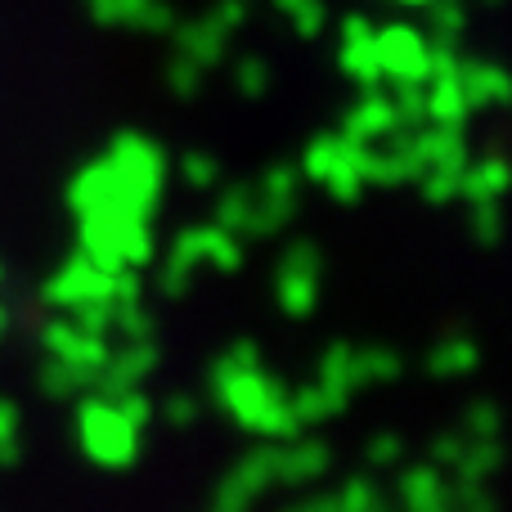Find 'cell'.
Returning <instances> with one entry per match:
<instances>
[{"label":"cell","instance_id":"40","mask_svg":"<svg viewBox=\"0 0 512 512\" xmlns=\"http://www.w3.org/2000/svg\"><path fill=\"white\" fill-rule=\"evenodd\" d=\"M472 239L495 248L499 243V198H486V203H472Z\"/></svg>","mask_w":512,"mask_h":512},{"label":"cell","instance_id":"18","mask_svg":"<svg viewBox=\"0 0 512 512\" xmlns=\"http://www.w3.org/2000/svg\"><path fill=\"white\" fill-rule=\"evenodd\" d=\"M117 23L140 27V32H171L176 9L167 0H117Z\"/></svg>","mask_w":512,"mask_h":512},{"label":"cell","instance_id":"53","mask_svg":"<svg viewBox=\"0 0 512 512\" xmlns=\"http://www.w3.org/2000/svg\"><path fill=\"white\" fill-rule=\"evenodd\" d=\"M297 512H337V495H333V490L306 495V499H297Z\"/></svg>","mask_w":512,"mask_h":512},{"label":"cell","instance_id":"25","mask_svg":"<svg viewBox=\"0 0 512 512\" xmlns=\"http://www.w3.org/2000/svg\"><path fill=\"white\" fill-rule=\"evenodd\" d=\"M113 333H122L126 342H149V337L158 333V319H153V310H144L140 301H117Z\"/></svg>","mask_w":512,"mask_h":512},{"label":"cell","instance_id":"45","mask_svg":"<svg viewBox=\"0 0 512 512\" xmlns=\"http://www.w3.org/2000/svg\"><path fill=\"white\" fill-rule=\"evenodd\" d=\"M463 427H468L472 436H499V409H495V400H472Z\"/></svg>","mask_w":512,"mask_h":512},{"label":"cell","instance_id":"6","mask_svg":"<svg viewBox=\"0 0 512 512\" xmlns=\"http://www.w3.org/2000/svg\"><path fill=\"white\" fill-rule=\"evenodd\" d=\"M108 158H113L140 189L162 194V171H167V162H162V149L153 140H144V135H135V131H122L113 144H108Z\"/></svg>","mask_w":512,"mask_h":512},{"label":"cell","instance_id":"12","mask_svg":"<svg viewBox=\"0 0 512 512\" xmlns=\"http://www.w3.org/2000/svg\"><path fill=\"white\" fill-rule=\"evenodd\" d=\"M288 405H292V414H297L301 427H315V423H324V418H333V414H346L351 391H337V387L315 382V387H301L297 396H288Z\"/></svg>","mask_w":512,"mask_h":512},{"label":"cell","instance_id":"38","mask_svg":"<svg viewBox=\"0 0 512 512\" xmlns=\"http://www.w3.org/2000/svg\"><path fill=\"white\" fill-rule=\"evenodd\" d=\"M180 176H185L194 189H216V180H221V162H216L212 153H185Z\"/></svg>","mask_w":512,"mask_h":512},{"label":"cell","instance_id":"13","mask_svg":"<svg viewBox=\"0 0 512 512\" xmlns=\"http://www.w3.org/2000/svg\"><path fill=\"white\" fill-rule=\"evenodd\" d=\"M468 95H463L459 77H436L427 81V122L432 126H463L468 117Z\"/></svg>","mask_w":512,"mask_h":512},{"label":"cell","instance_id":"32","mask_svg":"<svg viewBox=\"0 0 512 512\" xmlns=\"http://www.w3.org/2000/svg\"><path fill=\"white\" fill-rule=\"evenodd\" d=\"M459 176H463V167L459 171H454V167L423 171V176H418V185H423V198H427V203H436V207L454 203V198H459Z\"/></svg>","mask_w":512,"mask_h":512},{"label":"cell","instance_id":"47","mask_svg":"<svg viewBox=\"0 0 512 512\" xmlns=\"http://www.w3.org/2000/svg\"><path fill=\"white\" fill-rule=\"evenodd\" d=\"M477 180H481V189H486L490 198H499L508 189V162L504 158H486V162H477Z\"/></svg>","mask_w":512,"mask_h":512},{"label":"cell","instance_id":"24","mask_svg":"<svg viewBox=\"0 0 512 512\" xmlns=\"http://www.w3.org/2000/svg\"><path fill=\"white\" fill-rule=\"evenodd\" d=\"M36 382H41V391L54 400H77L81 391H86V378H81L68 360H59V355H50V360L41 364V378Z\"/></svg>","mask_w":512,"mask_h":512},{"label":"cell","instance_id":"5","mask_svg":"<svg viewBox=\"0 0 512 512\" xmlns=\"http://www.w3.org/2000/svg\"><path fill=\"white\" fill-rule=\"evenodd\" d=\"M333 468V450L315 436H292L288 445H279V459H274V481L283 486H310V481L328 477Z\"/></svg>","mask_w":512,"mask_h":512},{"label":"cell","instance_id":"27","mask_svg":"<svg viewBox=\"0 0 512 512\" xmlns=\"http://www.w3.org/2000/svg\"><path fill=\"white\" fill-rule=\"evenodd\" d=\"M351 355H355L351 342H333V346H328V351L319 355V382H324V387H337V391H355Z\"/></svg>","mask_w":512,"mask_h":512},{"label":"cell","instance_id":"55","mask_svg":"<svg viewBox=\"0 0 512 512\" xmlns=\"http://www.w3.org/2000/svg\"><path fill=\"white\" fill-rule=\"evenodd\" d=\"M274 5H279V9H283V14H288V9H292V5H297V0H274Z\"/></svg>","mask_w":512,"mask_h":512},{"label":"cell","instance_id":"7","mask_svg":"<svg viewBox=\"0 0 512 512\" xmlns=\"http://www.w3.org/2000/svg\"><path fill=\"white\" fill-rule=\"evenodd\" d=\"M409 153H414L418 176L432 167H468V144H463V126H423L409 135Z\"/></svg>","mask_w":512,"mask_h":512},{"label":"cell","instance_id":"17","mask_svg":"<svg viewBox=\"0 0 512 512\" xmlns=\"http://www.w3.org/2000/svg\"><path fill=\"white\" fill-rule=\"evenodd\" d=\"M292 216H297V198H265V194H256L243 234H248V239H274V234H279Z\"/></svg>","mask_w":512,"mask_h":512},{"label":"cell","instance_id":"43","mask_svg":"<svg viewBox=\"0 0 512 512\" xmlns=\"http://www.w3.org/2000/svg\"><path fill=\"white\" fill-rule=\"evenodd\" d=\"M158 283H162V297L180 301V297H189V288H194V270H189V265H180V261H171V256H167V265H162Z\"/></svg>","mask_w":512,"mask_h":512},{"label":"cell","instance_id":"54","mask_svg":"<svg viewBox=\"0 0 512 512\" xmlns=\"http://www.w3.org/2000/svg\"><path fill=\"white\" fill-rule=\"evenodd\" d=\"M86 9H90V18H95V23L117 27V0H86Z\"/></svg>","mask_w":512,"mask_h":512},{"label":"cell","instance_id":"16","mask_svg":"<svg viewBox=\"0 0 512 512\" xmlns=\"http://www.w3.org/2000/svg\"><path fill=\"white\" fill-rule=\"evenodd\" d=\"M405 373V360H400L391 346H369V351H355L351 355V382L355 391L369 387V382H396Z\"/></svg>","mask_w":512,"mask_h":512},{"label":"cell","instance_id":"29","mask_svg":"<svg viewBox=\"0 0 512 512\" xmlns=\"http://www.w3.org/2000/svg\"><path fill=\"white\" fill-rule=\"evenodd\" d=\"M382 508V490L369 477H351L337 490V512H378Z\"/></svg>","mask_w":512,"mask_h":512},{"label":"cell","instance_id":"46","mask_svg":"<svg viewBox=\"0 0 512 512\" xmlns=\"http://www.w3.org/2000/svg\"><path fill=\"white\" fill-rule=\"evenodd\" d=\"M207 23L221 27V32H239V27L248 23V0H216Z\"/></svg>","mask_w":512,"mask_h":512},{"label":"cell","instance_id":"51","mask_svg":"<svg viewBox=\"0 0 512 512\" xmlns=\"http://www.w3.org/2000/svg\"><path fill=\"white\" fill-rule=\"evenodd\" d=\"M373 32H378V27H373L364 14H346L342 18V41H373Z\"/></svg>","mask_w":512,"mask_h":512},{"label":"cell","instance_id":"1","mask_svg":"<svg viewBox=\"0 0 512 512\" xmlns=\"http://www.w3.org/2000/svg\"><path fill=\"white\" fill-rule=\"evenodd\" d=\"M77 432L86 454L104 468H131L135 450H140V427L126 423L113 400L104 396H86L77 405Z\"/></svg>","mask_w":512,"mask_h":512},{"label":"cell","instance_id":"52","mask_svg":"<svg viewBox=\"0 0 512 512\" xmlns=\"http://www.w3.org/2000/svg\"><path fill=\"white\" fill-rule=\"evenodd\" d=\"M230 360L239 364V369H261V346H256V342H248V337H243V342H234Z\"/></svg>","mask_w":512,"mask_h":512},{"label":"cell","instance_id":"11","mask_svg":"<svg viewBox=\"0 0 512 512\" xmlns=\"http://www.w3.org/2000/svg\"><path fill=\"white\" fill-rule=\"evenodd\" d=\"M459 86L468 95V108H490V104H504L508 99V72L499 63H459Z\"/></svg>","mask_w":512,"mask_h":512},{"label":"cell","instance_id":"22","mask_svg":"<svg viewBox=\"0 0 512 512\" xmlns=\"http://www.w3.org/2000/svg\"><path fill=\"white\" fill-rule=\"evenodd\" d=\"M499 463H504V450H499L495 436H472V441L463 445V454H459L454 468H459V477H481L486 481Z\"/></svg>","mask_w":512,"mask_h":512},{"label":"cell","instance_id":"48","mask_svg":"<svg viewBox=\"0 0 512 512\" xmlns=\"http://www.w3.org/2000/svg\"><path fill=\"white\" fill-rule=\"evenodd\" d=\"M400 454H405V441L391 436V432H382V436H373L369 441V463L373 468H391V463H400Z\"/></svg>","mask_w":512,"mask_h":512},{"label":"cell","instance_id":"3","mask_svg":"<svg viewBox=\"0 0 512 512\" xmlns=\"http://www.w3.org/2000/svg\"><path fill=\"white\" fill-rule=\"evenodd\" d=\"M41 297H45V306H54V310H77L81 301H90V297H113V270H99L86 252H72L68 261H63V270L45 283Z\"/></svg>","mask_w":512,"mask_h":512},{"label":"cell","instance_id":"10","mask_svg":"<svg viewBox=\"0 0 512 512\" xmlns=\"http://www.w3.org/2000/svg\"><path fill=\"white\" fill-rule=\"evenodd\" d=\"M400 499H405V508L414 512H441L450 508V486L441 481V472H436V463H418V468H405L396 481Z\"/></svg>","mask_w":512,"mask_h":512},{"label":"cell","instance_id":"49","mask_svg":"<svg viewBox=\"0 0 512 512\" xmlns=\"http://www.w3.org/2000/svg\"><path fill=\"white\" fill-rule=\"evenodd\" d=\"M162 418H167L171 427H189V423H194V418H198V400L180 391V396H171L167 405H162Z\"/></svg>","mask_w":512,"mask_h":512},{"label":"cell","instance_id":"56","mask_svg":"<svg viewBox=\"0 0 512 512\" xmlns=\"http://www.w3.org/2000/svg\"><path fill=\"white\" fill-rule=\"evenodd\" d=\"M400 5H427V0H400Z\"/></svg>","mask_w":512,"mask_h":512},{"label":"cell","instance_id":"19","mask_svg":"<svg viewBox=\"0 0 512 512\" xmlns=\"http://www.w3.org/2000/svg\"><path fill=\"white\" fill-rule=\"evenodd\" d=\"M337 63H342V72L360 90H378L382 86V68H378V54H373V41H342Z\"/></svg>","mask_w":512,"mask_h":512},{"label":"cell","instance_id":"41","mask_svg":"<svg viewBox=\"0 0 512 512\" xmlns=\"http://www.w3.org/2000/svg\"><path fill=\"white\" fill-rule=\"evenodd\" d=\"M113 405H117V414L126 418L131 427H144V423H153V400L144 396L140 387H126L122 396H113Z\"/></svg>","mask_w":512,"mask_h":512},{"label":"cell","instance_id":"26","mask_svg":"<svg viewBox=\"0 0 512 512\" xmlns=\"http://www.w3.org/2000/svg\"><path fill=\"white\" fill-rule=\"evenodd\" d=\"M396 86V95H391V104H396V117L400 126H423L427 122V81H391Z\"/></svg>","mask_w":512,"mask_h":512},{"label":"cell","instance_id":"33","mask_svg":"<svg viewBox=\"0 0 512 512\" xmlns=\"http://www.w3.org/2000/svg\"><path fill=\"white\" fill-rule=\"evenodd\" d=\"M427 23L436 36H459L468 23V5L463 0H427Z\"/></svg>","mask_w":512,"mask_h":512},{"label":"cell","instance_id":"2","mask_svg":"<svg viewBox=\"0 0 512 512\" xmlns=\"http://www.w3.org/2000/svg\"><path fill=\"white\" fill-rule=\"evenodd\" d=\"M382 81H427V36L409 23H391L373 32Z\"/></svg>","mask_w":512,"mask_h":512},{"label":"cell","instance_id":"14","mask_svg":"<svg viewBox=\"0 0 512 512\" xmlns=\"http://www.w3.org/2000/svg\"><path fill=\"white\" fill-rule=\"evenodd\" d=\"M274 292H279L283 315L306 319L310 310H315V301H319V274H306V270H283V265H279V283H274Z\"/></svg>","mask_w":512,"mask_h":512},{"label":"cell","instance_id":"57","mask_svg":"<svg viewBox=\"0 0 512 512\" xmlns=\"http://www.w3.org/2000/svg\"><path fill=\"white\" fill-rule=\"evenodd\" d=\"M0 283H5V265H0Z\"/></svg>","mask_w":512,"mask_h":512},{"label":"cell","instance_id":"4","mask_svg":"<svg viewBox=\"0 0 512 512\" xmlns=\"http://www.w3.org/2000/svg\"><path fill=\"white\" fill-rule=\"evenodd\" d=\"M41 342H45V351L50 355H59V360H68L72 369L86 378V387H90V378H95L99 369L108 364V342L104 337H95V333H81L72 319H50V324L41 328Z\"/></svg>","mask_w":512,"mask_h":512},{"label":"cell","instance_id":"30","mask_svg":"<svg viewBox=\"0 0 512 512\" xmlns=\"http://www.w3.org/2000/svg\"><path fill=\"white\" fill-rule=\"evenodd\" d=\"M337 140H342V135H315V140L306 144V153H301V176L306 180H324V171L333 167L337 162Z\"/></svg>","mask_w":512,"mask_h":512},{"label":"cell","instance_id":"42","mask_svg":"<svg viewBox=\"0 0 512 512\" xmlns=\"http://www.w3.org/2000/svg\"><path fill=\"white\" fill-rule=\"evenodd\" d=\"M252 504H256V499L239 486V481L230 477V472L216 481V490H212V508H216V512H243V508H252Z\"/></svg>","mask_w":512,"mask_h":512},{"label":"cell","instance_id":"28","mask_svg":"<svg viewBox=\"0 0 512 512\" xmlns=\"http://www.w3.org/2000/svg\"><path fill=\"white\" fill-rule=\"evenodd\" d=\"M319 185H324L328 194L337 198V203H355V198L364 194V180H360V171H355L351 162L342 158V140H337V162L324 171V180H319Z\"/></svg>","mask_w":512,"mask_h":512},{"label":"cell","instance_id":"21","mask_svg":"<svg viewBox=\"0 0 512 512\" xmlns=\"http://www.w3.org/2000/svg\"><path fill=\"white\" fill-rule=\"evenodd\" d=\"M198 252H203L207 265H216V270H225V274L243 265L239 234L221 230V225H198Z\"/></svg>","mask_w":512,"mask_h":512},{"label":"cell","instance_id":"34","mask_svg":"<svg viewBox=\"0 0 512 512\" xmlns=\"http://www.w3.org/2000/svg\"><path fill=\"white\" fill-rule=\"evenodd\" d=\"M297 189H301V171L292 167V162H274V167L261 176L256 194H265V198H297Z\"/></svg>","mask_w":512,"mask_h":512},{"label":"cell","instance_id":"36","mask_svg":"<svg viewBox=\"0 0 512 512\" xmlns=\"http://www.w3.org/2000/svg\"><path fill=\"white\" fill-rule=\"evenodd\" d=\"M234 81H239V90L248 99H261L265 90H270V63L248 54V59H239V68H234Z\"/></svg>","mask_w":512,"mask_h":512},{"label":"cell","instance_id":"44","mask_svg":"<svg viewBox=\"0 0 512 512\" xmlns=\"http://www.w3.org/2000/svg\"><path fill=\"white\" fill-rule=\"evenodd\" d=\"M279 265H283V270H306V274H319V270H324V252H319L310 239H297L288 252H283V261H279Z\"/></svg>","mask_w":512,"mask_h":512},{"label":"cell","instance_id":"15","mask_svg":"<svg viewBox=\"0 0 512 512\" xmlns=\"http://www.w3.org/2000/svg\"><path fill=\"white\" fill-rule=\"evenodd\" d=\"M477 364H481V351L468 337H445V342L432 346V355H427V373H432V378H463V373H472Z\"/></svg>","mask_w":512,"mask_h":512},{"label":"cell","instance_id":"58","mask_svg":"<svg viewBox=\"0 0 512 512\" xmlns=\"http://www.w3.org/2000/svg\"><path fill=\"white\" fill-rule=\"evenodd\" d=\"M486 5H499V0H486Z\"/></svg>","mask_w":512,"mask_h":512},{"label":"cell","instance_id":"50","mask_svg":"<svg viewBox=\"0 0 512 512\" xmlns=\"http://www.w3.org/2000/svg\"><path fill=\"white\" fill-rule=\"evenodd\" d=\"M463 445H468V436H459V432H441L432 441V463H459V454H463Z\"/></svg>","mask_w":512,"mask_h":512},{"label":"cell","instance_id":"23","mask_svg":"<svg viewBox=\"0 0 512 512\" xmlns=\"http://www.w3.org/2000/svg\"><path fill=\"white\" fill-rule=\"evenodd\" d=\"M252 203H256V185H234V189H225V194L216 198L212 225H221V230H230V234H243Z\"/></svg>","mask_w":512,"mask_h":512},{"label":"cell","instance_id":"8","mask_svg":"<svg viewBox=\"0 0 512 512\" xmlns=\"http://www.w3.org/2000/svg\"><path fill=\"white\" fill-rule=\"evenodd\" d=\"M171 36H176V54H189L198 68H216V63H225V54H230V32L212 27L207 18L176 23L171 27Z\"/></svg>","mask_w":512,"mask_h":512},{"label":"cell","instance_id":"35","mask_svg":"<svg viewBox=\"0 0 512 512\" xmlns=\"http://www.w3.org/2000/svg\"><path fill=\"white\" fill-rule=\"evenodd\" d=\"M203 72L207 68H198L189 54H176V59L167 63V81H171V90H176L180 99H194L198 90H203Z\"/></svg>","mask_w":512,"mask_h":512},{"label":"cell","instance_id":"37","mask_svg":"<svg viewBox=\"0 0 512 512\" xmlns=\"http://www.w3.org/2000/svg\"><path fill=\"white\" fill-rule=\"evenodd\" d=\"M450 504L454 508H468V512H490L495 508V495L486 490L481 477H459V486L450 490Z\"/></svg>","mask_w":512,"mask_h":512},{"label":"cell","instance_id":"31","mask_svg":"<svg viewBox=\"0 0 512 512\" xmlns=\"http://www.w3.org/2000/svg\"><path fill=\"white\" fill-rule=\"evenodd\" d=\"M113 310H117L113 297H90V301H81L72 315H77V328H81V333L108 337V333H113Z\"/></svg>","mask_w":512,"mask_h":512},{"label":"cell","instance_id":"20","mask_svg":"<svg viewBox=\"0 0 512 512\" xmlns=\"http://www.w3.org/2000/svg\"><path fill=\"white\" fill-rule=\"evenodd\" d=\"M274 459H279V445H256V450H248L239 463H234L230 477L239 481L252 499H261V490L274 481Z\"/></svg>","mask_w":512,"mask_h":512},{"label":"cell","instance_id":"9","mask_svg":"<svg viewBox=\"0 0 512 512\" xmlns=\"http://www.w3.org/2000/svg\"><path fill=\"white\" fill-rule=\"evenodd\" d=\"M400 117H396V104H391V95H378V90H364V99L346 113L342 122V135H351V140H382L387 131H396Z\"/></svg>","mask_w":512,"mask_h":512},{"label":"cell","instance_id":"39","mask_svg":"<svg viewBox=\"0 0 512 512\" xmlns=\"http://www.w3.org/2000/svg\"><path fill=\"white\" fill-rule=\"evenodd\" d=\"M288 18H292V27H297V36H319L324 32V23H328V9H324V0H297V5L288 9Z\"/></svg>","mask_w":512,"mask_h":512}]
</instances>
